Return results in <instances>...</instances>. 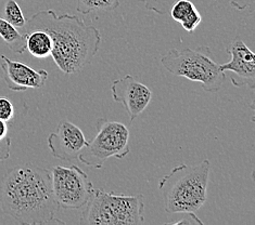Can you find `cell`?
I'll return each instance as SVG.
<instances>
[{
	"mask_svg": "<svg viewBox=\"0 0 255 225\" xmlns=\"http://www.w3.org/2000/svg\"><path fill=\"white\" fill-rule=\"evenodd\" d=\"M0 209L21 224L61 223L51 171L33 163L9 170L0 184Z\"/></svg>",
	"mask_w": 255,
	"mask_h": 225,
	"instance_id": "obj_1",
	"label": "cell"
},
{
	"mask_svg": "<svg viewBox=\"0 0 255 225\" xmlns=\"http://www.w3.org/2000/svg\"><path fill=\"white\" fill-rule=\"evenodd\" d=\"M21 33L41 29L50 36L54 63L64 74H75L88 65L98 52L101 35L95 26L76 15H58L53 10H42L26 20Z\"/></svg>",
	"mask_w": 255,
	"mask_h": 225,
	"instance_id": "obj_2",
	"label": "cell"
},
{
	"mask_svg": "<svg viewBox=\"0 0 255 225\" xmlns=\"http://www.w3.org/2000/svg\"><path fill=\"white\" fill-rule=\"evenodd\" d=\"M211 162L204 159L199 165L181 163L160 180L159 191L167 214L196 212L208 198Z\"/></svg>",
	"mask_w": 255,
	"mask_h": 225,
	"instance_id": "obj_3",
	"label": "cell"
},
{
	"mask_svg": "<svg viewBox=\"0 0 255 225\" xmlns=\"http://www.w3.org/2000/svg\"><path fill=\"white\" fill-rule=\"evenodd\" d=\"M84 208L80 219L83 225H139L144 222L142 195H117L95 190Z\"/></svg>",
	"mask_w": 255,
	"mask_h": 225,
	"instance_id": "obj_4",
	"label": "cell"
},
{
	"mask_svg": "<svg viewBox=\"0 0 255 225\" xmlns=\"http://www.w3.org/2000/svg\"><path fill=\"white\" fill-rule=\"evenodd\" d=\"M161 63L171 74L200 82L206 92H216L226 79L220 64L211 58L208 47H199L194 50L190 48L172 49L161 58Z\"/></svg>",
	"mask_w": 255,
	"mask_h": 225,
	"instance_id": "obj_5",
	"label": "cell"
},
{
	"mask_svg": "<svg viewBox=\"0 0 255 225\" xmlns=\"http://www.w3.org/2000/svg\"><path fill=\"white\" fill-rule=\"evenodd\" d=\"M96 128V137L77 158L85 166L100 169L109 158L123 159L130 153L129 130L124 124L99 118Z\"/></svg>",
	"mask_w": 255,
	"mask_h": 225,
	"instance_id": "obj_6",
	"label": "cell"
},
{
	"mask_svg": "<svg viewBox=\"0 0 255 225\" xmlns=\"http://www.w3.org/2000/svg\"><path fill=\"white\" fill-rule=\"evenodd\" d=\"M53 195L59 208L82 209L94 194V185L86 172L77 166H57L51 170Z\"/></svg>",
	"mask_w": 255,
	"mask_h": 225,
	"instance_id": "obj_7",
	"label": "cell"
},
{
	"mask_svg": "<svg viewBox=\"0 0 255 225\" xmlns=\"http://www.w3.org/2000/svg\"><path fill=\"white\" fill-rule=\"evenodd\" d=\"M112 98L115 102L122 103L132 123L152 99V91L145 84L130 75L115 79L111 86Z\"/></svg>",
	"mask_w": 255,
	"mask_h": 225,
	"instance_id": "obj_8",
	"label": "cell"
},
{
	"mask_svg": "<svg viewBox=\"0 0 255 225\" xmlns=\"http://www.w3.org/2000/svg\"><path fill=\"white\" fill-rule=\"evenodd\" d=\"M87 144L88 141L81 128L70 123L69 120H62L57 130L47 139V145L52 156L64 161H71L78 158Z\"/></svg>",
	"mask_w": 255,
	"mask_h": 225,
	"instance_id": "obj_9",
	"label": "cell"
},
{
	"mask_svg": "<svg viewBox=\"0 0 255 225\" xmlns=\"http://www.w3.org/2000/svg\"><path fill=\"white\" fill-rule=\"evenodd\" d=\"M227 52L232 56L229 62L220 65L223 72H233L232 82L237 88L245 87L251 90L255 87V57L254 52L249 48L240 37H236Z\"/></svg>",
	"mask_w": 255,
	"mask_h": 225,
	"instance_id": "obj_10",
	"label": "cell"
},
{
	"mask_svg": "<svg viewBox=\"0 0 255 225\" xmlns=\"http://www.w3.org/2000/svg\"><path fill=\"white\" fill-rule=\"evenodd\" d=\"M1 76L10 90L21 92L27 89H38L45 86L49 74L45 70H34L19 61H14L0 54Z\"/></svg>",
	"mask_w": 255,
	"mask_h": 225,
	"instance_id": "obj_11",
	"label": "cell"
},
{
	"mask_svg": "<svg viewBox=\"0 0 255 225\" xmlns=\"http://www.w3.org/2000/svg\"><path fill=\"white\" fill-rule=\"evenodd\" d=\"M169 13L175 22L179 23L188 33H193L202 22V16L197 7L190 0H177L173 5Z\"/></svg>",
	"mask_w": 255,
	"mask_h": 225,
	"instance_id": "obj_12",
	"label": "cell"
},
{
	"mask_svg": "<svg viewBox=\"0 0 255 225\" xmlns=\"http://www.w3.org/2000/svg\"><path fill=\"white\" fill-rule=\"evenodd\" d=\"M26 40V50L36 59H46L50 57L52 51V41L45 30L35 29L24 33Z\"/></svg>",
	"mask_w": 255,
	"mask_h": 225,
	"instance_id": "obj_13",
	"label": "cell"
},
{
	"mask_svg": "<svg viewBox=\"0 0 255 225\" xmlns=\"http://www.w3.org/2000/svg\"><path fill=\"white\" fill-rule=\"evenodd\" d=\"M0 37L12 52L22 54L26 50L25 36L20 32L19 28L2 19H0Z\"/></svg>",
	"mask_w": 255,
	"mask_h": 225,
	"instance_id": "obj_14",
	"label": "cell"
},
{
	"mask_svg": "<svg viewBox=\"0 0 255 225\" xmlns=\"http://www.w3.org/2000/svg\"><path fill=\"white\" fill-rule=\"evenodd\" d=\"M0 19L21 29L26 23L23 11L15 0H0Z\"/></svg>",
	"mask_w": 255,
	"mask_h": 225,
	"instance_id": "obj_15",
	"label": "cell"
},
{
	"mask_svg": "<svg viewBox=\"0 0 255 225\" xmlns=\"http://www.w3.org/2000/svg\"><path fill=\"white\" fill-rule=\"evenodd\" d=\"M76 10L82 14L95 11H112L119 8L120 0H76Z\"/></svg>",
	"mask_w": 255,
	"mask_h": 225,
	"instance_id": "obj_16",
	"label": "cell"
},
{
	"mask_svg": "<svg viewBox=\"0 0 255 225\" xmlns=\"http://www.w3.org/2000/svg\"><path fill=\"white\" fill-rule=\"evenodd\" d=\"M144 3V7L148 10L155 12L156 14H166L171 10L172 5L177 0H139Z\"/></svg>",
	"mask_w": 255,
	"mask_h": 225,
	"instance_id": "obj_17",
	"label": "cell"
},
{
	"mask_svg": "<svg viewBox=\"0 0 255 225\" xmlns=\"http://www.w3.org/2000/svg\"><path fill=\"white\" fill-rule=\"evenodd\" d=\"M14 116V106L7 98H0V120L8 123Z\"/></svg>",
	"mask_w": 255,
	"mask_h": 225,
	"instance_id": "obj_18",
	"label": "cell"
},
{
	"mask_svg": "<svg viewBox=\"0 0 255 225\" xmlns=\"http://www.w3.org/2000/svg\"><path fill=\"white\" fill-rule=\"evenodd\" d=\"M167 224H173V225H202L203 222L200 220V219L194 215V212H183L181 214L180 220H176L173 222H169Z\"/></svg>",
	"mask_w": 255,
	"mask_h": 225,
	"instance_id": "obj_19",
	"label": "cell"
},
{
	"mask_svg": "<svg viewBox=\"0 0 255 225\" xmlns=\"http://www.w3.org/2000/svg\"><path fill=\"white\" fill-rule=\"evenodd\" d=\"M254 1L255 0H232L230 5L238 11L249 10L253 13L254 12Z\"/></svg>",
	"mask_w": 255,
	"mask_h": 225,
	"instance_id": "obj_20",
	"label": "cell"
},
{
	"mask_svg": "<svg viewBox=\"0 0 255 225\" xmlns=\"http://www.w3.org/2000/svg\"><path fill=\"white\" fill-rule=\"evenodd\" d=\"M10 149H11V139L5 137L0 140V161L7 160L10 157Z\"/></svg>",
	"mask_w": 255,
	"mask_h": 225,
	"instance_id": "obj_21",
	"label": "cell"
},
{
	"mask_svg": "<svg viewBox=\"0 0 255 225\" xmlns=\"http://www.w3.org/2000/svg\"><path fill=\"white\" fill-rule=\"evenodd\" d=\"M8 125L5 121L0 120V140L4 139L5 137H8Z\"/></svg>",
	"mask_w": 255,
	"mask_h": 225,
	"instance_id": "obj_22",
	"label": "cell"
},
{
	"mask_svg": "<svg viewBox=\"0 0 255 225\" xmlns=\"http://www.w3.org/2000/svg\"><path fill=\"white\" fill-rule=\"evenodd\" d=\"M0 80H1V70H0Z\"/></svg>",
	"mask_w": 255,
	"mask_h": 225,
	"instance_id": "obj_23",
	"label": "cell"
}]
</instances>
